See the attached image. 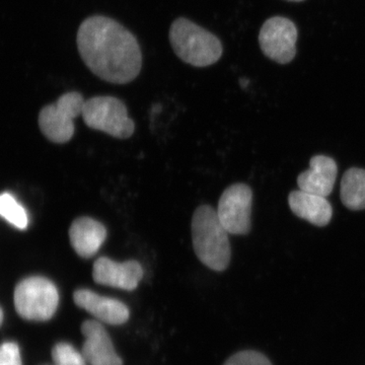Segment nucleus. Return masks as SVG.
Here are the masks:
<instances>
[{"mask_svg": "<svg viewBox=\"0 0 365 365\" xmlns=\"http://www.w3.org/2000/svg\"><path fill=\"white\" fill-rule=\"evenodd\" d=\"M76 44L86 67L107 83L126 85L143 68L135 36L109 16L95 14L86 19L79 26Z\"/></svg>", "mask_w": 365, "mask_h": 365, "instance_id": "1", "label": "nucleus"}, {"mask_svg": "<svg viewBox=\"0 0 365 365\" xmlns=\"http://www.w3.org/2000/svg\"><path fill=\"white\" fill-rule=\"evenodd\" d=\"M192 241L196 256L204 265L217 272L228 267L232 258L228 232L210 206H199L194 212Z\"/></svg>", "mask_w": 365, "mask_h": 365, "instance_id": "2", "label": "nucleus"}, {"mask_svg": "<svg viewBox=\"0 0 365 365\" xmlns=\"http://www.w3.org/2000/svg\"><path fill=\"white\" fill-rule=\"evenodd\" d=\"M170 42L178 57L195 67H207L222 58V41L188 19L179 18L170 29Z\"/></svg>", "mask_w": 365, "mask_h": 365, "instance_id": "3", "label": "nucleus"}, {"mask_svg": "<svg viewBox=\"0 0 365 365\" xmlns=\"http://www.w3.org/2000/svg\"><path fill=\"white\" fill-rule=\"evenodd\" d=\"M14 299V307L21 318L44 322L56 313L59 294L52 281L41 276H32L19 283Z\"/></svg>", "mask_w": 365, "mask_h": 365, "instance_id": "4", "label": "nucleus"}, {"mask_svg": "<svg viewBox=\"0 0 365 365\" xmlns=\"http://www.w3.org/2000/svg\"><path fill=\"white\" fill-rule=\"evenodd\" d=\"M81 116L90 128L116 138H129L135 130V124L129 118L126 106L111 96H98L86 100Z\"/></svg>", "mask_w": 365, "mask_h": 365, "instance_id": "5", "label": "nucleus"}, {"mask_svg": "<svg viewBox=\"0 0 365 365\" xmlns=\"http://www.w3.org/2000/svg\"><path fill=\"white\" fill-rule=\"evenodd\" d=\"M86 100L78 91L64 93L54 104L46 106L39 115L41 131L55 143H66L74 134V119L83 113Z\"/></svg>", "mask_w": 365, "mask_h": 365, "instance_id": "6", "label": "nucleus"}, {"mask_svg": "<svg viewBox=\"0 0 365 365\" xmlns=\"http://www.w3.org/2000/svg\"><path fill=\"white\" fill-rule=\"evenodd\" d=\"M299 30L292 20L285 16H272L262 26L259 45L263 54L276 63H290L297 55Z\"/></svg>", "mask_w": 365, "mask_h": 365, "instance_id": "7", "label": "nucleus"}, {"mask_svg": "<svg viewBox=\"0 0 365 365\" xmlns=\"http://www.w3.org/2000/svg\"><path fill=\"white\" fill-rule=\"evenodd\" d=\"M252 202L253 193L248 185L240 182L225 190L216 212L228 234H249L251 230Z\"/></svg>", "mask_w": 365, "mask_h": 365, "instance_id": "8", "label": "nucleus"}, {"mask_svg": "<svg viewBox=\"0 0 365 365\" xmlns=\"http://www.w3.org/2000/svg\"><path fill=\"white\" fill-rule=\"evenodd\" d=\"M143 277V266L137 261L118 263L107 257H101L93 264V278L98 284L131 292L136 289Z\"/></svg>", "mask_w": 365, "mask_h": 365, "instance_id": "9", "label": "nucleus"}, {"mask_svg": "<svg viewBox=\"0 0 365 365\" xmlns=\"http://www.w3.org/2000/svg\"><path fill=\"white\" fill-rule=\"evenodd\" d=\"M85 336L81 353L88 365H123L117 354L111 337L97 319H88L81 325Z\"/></svg>", "mask_w": 365, "mask_h": 365, "instance_id": "10", "label": "nucleus"}, {"mask_svg": "<svg viewBox=\"0 0 365 365\" xmlns=\"http://www.w3.org/2000/svg\"><path fill=\"white\" fill-rule=\"evenodd\" d=\"M73 300L76 306L86 309L101 323L118 326L128 321V307L118 299L102 297L93 290L81 288L74 292Z\"/></svg>", "mask_w": 365, "mask_h": 365, "instance_id": "11", "label": "nucleus"}, {"mask_svg": "<svg viewBox=\"0 0 365 365\" xmlns=\"http://www.w3.org/2000/svg\"><path fill=\"white\" fill-rule=\"evenodd\" d=\"M337 174V163L333 158L316 155L311 160L309 169L297 178V185L302 191L327 197L332 193Z\"/></svg>", "mask_w": 365, "mask_h": 365, "instance_id": "12", "label": "nucleus"}, {"mask_svg": "<svg viewBox=\"0 0 365 365\" xmlns=\"http://www.w3.org/2000/svg\"><path fill=\"white\" fill-rule=\"evenodd\" d=\"M71 247L79 257L90 259L98 253L107 239V230L98 220L91 217H78L69 228Z\"/></svg>", "mask_w": 365, "mask_h": 365, "instance_id": "13", "label": "nucleus"}, {"mask_svg": "<svg viewBox=\"0 0 365 365\" xmlns=\"http://www.w3.org/2000/svg\"><path fill=\"white\" fill-rule=\"evenodd\" d=\"M288 203L295 215L317 227H325L332 218V206L326 197L299 190L289 194Z\"/></svg>", "mask_w": 365, "mask_h": 365, "instance_id": "14", "label": "nucleus"}, {"mask_svg": "<svg viewBox=\"0 0 365 365\" xmlns=\"http://www.w3.org/2000/svg\"><path fill=\"white\" fill-rule=\"evenodd\" d=\"M341 200L350 210L365 209V170L352 168L341 182Z\"/></svg>", "mask_w": 365, "mask_h": 365, "instance_id": "15", "label": "nucleus"}, {"mask_svg": "<svg viewBox=\"0 0 365 365\" xmlns=\"http://www.w3.org/2000/svg\"><path fill=\"white\" fill-rule=\"evenodd\" d=\"M0 216L20 230H25L28 227V213L11 194L0 195Z\"/></svg>", "mask_w": 365, "mask_h": 365, "instance_id": "16", "label": "nucleus"}, {"mask_svg": "<svg viewBox=\"0 0 365 365\" xmlns=\"http://www.w3.org/2000/svg\"><path fill=\"white\" fill-rule=\"evenodd\" d=\"M52 359L55 365H88L83 353L68 343H58L53 347Z\"/></svg>", "mask_w": 365, "mask_h": 365, "instance_id": "17", "label": "nucleus"}, {"mask_svg": "<svg viewBox=\"0 0 365 365\" xmlns=\"http://www.w3.org/2000/svg\"><path fill=\"white\" fill-rule=\"evenodd\" d=\"M223 365H272L270 360L260 352L241 351L232 355Z\"/></svg>", "mask_w": 365, "mask_h": 365, "instance_id": "18", "label": "nucleus"}, {"mask_svg": "<svg viewBox=\"0 0 365 365\" xmlns=\"http://www.w3.org/2000/svg\"><path fill=\"white\" fill-rule=\"evenodd\" d=\"M0 365H23L18 344L6 342L0 345Z\"/></svg>", "mask_w": 365, "mask_h": 365, "instance_id": "19", "label": "nucleus"}, {"mask_svg": "<svg viewBox=\"0 0 365 365\" xmlns=\"http://www.w3.org/2000/svg\"><path fill=\"white\" fill-rule=\"evenodd\" d=\"M2 321H4V312H2V309L0 307V326H1Z\"/></svg>", "mask_w": 365, "mask_h": 365, "instance_id": "20", "label": "nucleus"}, {"mask_svg": "<svg viewBox=\"0 0 365 365\" xmlns=\"http://www.w3.org/2000/svg\"><path fill=\"white\" fill-rule=\"evenodd\" d=\"M287 1L302 2V1H304V0H287Z\"/></svg>", "mask_w": 365, "mask_h": 365, "instance_id": "21", "label": "nucleus"}]
</instances>
